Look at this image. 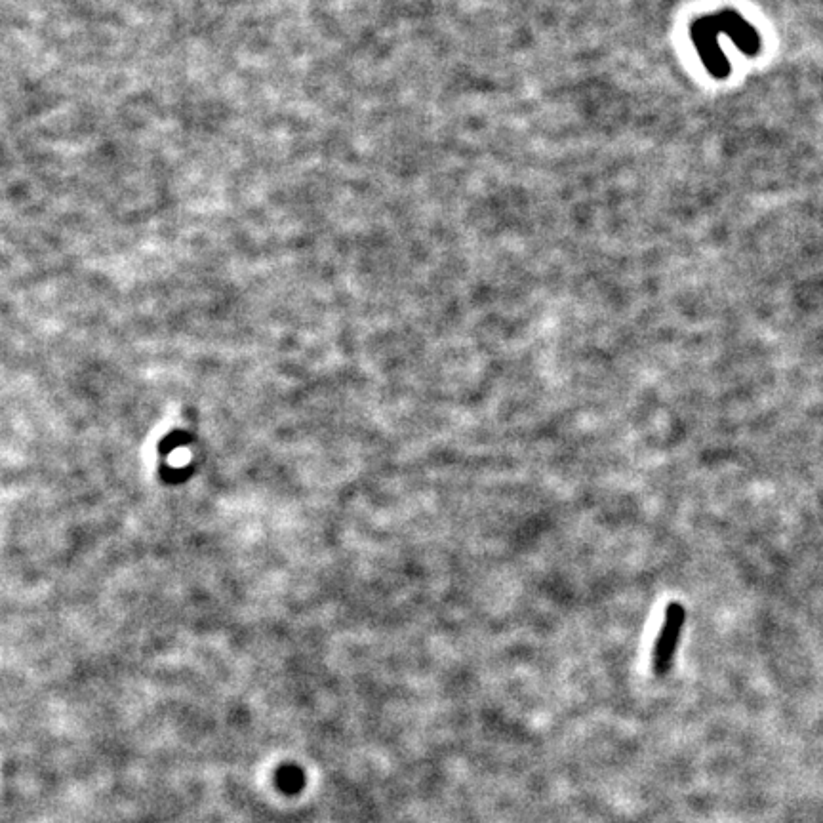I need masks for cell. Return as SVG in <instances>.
I'll return each mask as SVG.
<instances>
[{
	"label": "cell",
	"mask_w": 823,
	"mask_h": 823,
	"mask_svg": "<svg viewBox=\"0 0 823 823\" xmlns=\"http://www.w3.org/2000/svg\"><path fill=\"white\" fill-rule=\"evenodd\" d=\"M684 622H686V610L683 604H669L665 610L660 635L654 644V652H652V669L656 677H665L671 671L677 648L681 643Z\"/></svg>",
	"instance_id": "6da1fadb"
}]
</instances>
